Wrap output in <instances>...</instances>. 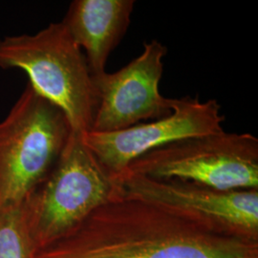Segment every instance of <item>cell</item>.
<instances>
[{
	"mask_svg": "<svg viewBox=\"0 0 258 258\" xmlns=\"http://www.w3.org/2000/svg\"><path fill=\"white\" fill-rule=\"evenodd\" d=\"M35 258H258V240L120 196Z\"/></svg>",
	"mask_w": 258,
	"mask_h": 258,
	"instance_id": "cell-1",
	"label": "cell"
},
{
	"mask_svg": "<svg viewBox=\"0 0 258 258\" xmlns=\"http://www.w3.org/2000/svg\"><path fill=\"white\" fill-rule=\"evenodd\" d=\"M0 68L25 72L28 84L64 113L73 132L83 135L91 130L98 103L95 80L61 22L34 35L0 38Z\"/></svg>",
	"mask_w": 258,
	"mask_h": 258,
	"instance_id": "cell-2",
	"label": "cell"
},
{
	"mask_svg": "<svg viewBox=\"0 0 258 258\" xmlns=\"http://www.w3.org/2000/svg\"><path fill=\"white\" fill-rule=\"evenodd\" d=\"M121 196L120 176L102 165L72 132L52 171L25 200L36 251L74 231L103 205Z\"/></svg>",
	"mask_w": 258,
	"mask_h": 258,
	"instance_id": "cell-3",
	"label": "cell"
},
{
	"mask_svg": "<svg viewBox=\"0 0 258 258\" xmlns=\"http://www.w3.org/2000/svg\"><path fill=\"white\" fill-rule=\"evenodd\" d=\"M73 130L28 84L0 121V210L24 202L61 156Z\"/></svg>",
	"mask_w": 258,
	"mask_h": 258,
	"instance_id": "cell-4",
	"label": "cell"
},
{
	"mask_svg": "<svg viewBox=\"0 0 258 258\" xmlns=\"http://www.w3.org/2000/svg\"><path fill=\"white\" fill-rule=\"evenodd\" d=\"M125 172L219 190L258 189V139L225 130L183 139L139 157Z\"/></svg>",
	"mask_w": 258,
	"mask_h": 258,
	"instance_id": "cell-5",
	"label": "cell"
},
{
	"mask_svg": "<svg viewBox=\"0 0 258 258\" xmlns=\"http://www.w3.org/2000/svg\"><path fill=\"white\" fill-rule=\"evenodd\" d=\"M121 196L154 204L215 231L258 240V189L219 190L183 180L125 172Z\"/></svg>",
	"mask_w": 258,
	"mask_h": 258,
	"instance_id": "cell-6",
	"label": "cell"
},
{
	"mask_svg": "<svg viewBox=\"0 0 258 258\" xmlns=\"http://www.w3.org/2000/svg\"><path fill=\"white\" fill-rule=\"evenodd\" d=\"M166 54V46L153 39L145 42L142 54L120 70L94 78L98 103L90 131H119L172 113L173 99L159 91Z\"/></svg>",
	"mask_w": 258,
	"mask_h": 258,
	"instance_id": "cell-7",
	"label": "cell"
},
{
	"mask_svg": "<svg viewBox=\"0 0 258 258\" xmlns=\"http://www.w3.org/2000/svg\"><path fill=\"white\" fill-rule=\"evenodd\" d=\"M215 100L202 102L199 97L173 99L172 113L162 119L138 123L129 128L108 132H87L84 145L114 175L121 176L129 165L149 151L183 139L224 131L225 116Z\"/></svg>",
	"mask_w": 258,
	"mask_h": 258,
	"instance_id": "cell-8",
	"label": "cell"
},
{
	"mask_svg": "<svg viewBox=\"0 0 258 258\" xmlns=\"http://www.w3.org/2000/svg\"><path fill=\"white\" fill-rule=\"evenodd\" d=\"M134 0H75L61 23L86 57L93 77L105 72L112 51L128 29Z\"/></svg>",
	"mask_w": 258,
	"mask_h": 258,
	"instance_id": "cell-9",
	"label": "cell"
},
{
	"mask_svg": "<svg viewBox=\"0 0 258 258\" xmlns=\"http://www.w3.org/2000/svg\"><path fill=\"white\" fill-rule=\"evenodd\" d=\"M25 201L0 210V258H35Z\"/></svg>",
	"mask_w": 258,
	"mask_h": 258,
	"instance_id": "cell-10",
	"label": "cell"
}]
</instances>
